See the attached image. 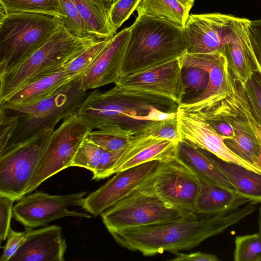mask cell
<instances>
[{
  "instance_id": "1",
  "label": "cell",
  "mask_w": 261,
  "mask_h": 261,
  "mask_svg": "<svg viewBox=\"0 0 261 261\" xmlns=\"http://www.w3.org/2000/svg\"><path fill=\"white\" fill-rule=\"evenodd\" d=\"M256 210L250 202L236 211L217 214L190 213L179 219L109 231L116 242L131 251L152 256L175 254L192 249L205 240L239 223Z\"/></svg>"
},
{
  "instance_id": "2",
  "label": "cell",
  "mask_w": 261,
  "mask_h": 261,
  "mask_svg": "<svg viewBox=\"0 0 261 261\" xmlns=\"http://www.w3.org/2000/svg\"><path fill=\"white\" fill-rule=\"evenodd\" d=\"M178 105L164 97L125 92L115 86L88 93L76 114L92 130L105 127L130 137L144 134L154 121L176 116Z\"/></svg>"
},
{
  "instance_id": "3",
  "label": "cell",
  "mask_w": 261,
  "mask_h": 261,
  "mask_svg": "<svg viewBox=\"0 0 261 261\" xmlns=\"http://www.w3.org/2000/svg\"><path fill=\"white\" fill-rule=\"evenodd\" d=\"M129 28L121 77L177 59L189 47L190 40L185 29L165 20L138 15Z\"/></svg>"
},
{
  "instance_id": "4",
  "label": "cell",
  "mask_w": 261,
  "mask_h": 261,
  "mask_svg": "<svg viewBox=\"0 0 261 261\" xmlns=\"http://www.w3.org/2000/svg\"><path fill=\"white\" fill-rule=\"evenodd\" d=\"M97 40L79 38L62 24L41 47L0 73V100L25 84L58 71Z\"/></svg>"
},
{
  "instance_id": "5",
  "label": "cell",
  "mask_w": 261,
  "mask_h": 261,
  "mask_svg": "<svg viewBox=\"0 0 261 261\" xmlns=\"http://www.w3.org/2000/svg\"><path fill=\"white\" fill-rule=\"evenodd\" d=\"M87 94V91L82 87L80 76L64 85L52 95L32 105L0 108V113L14 117L16 122L15 130L4 149L44 132L54 130L60 120L77 113Z\"/></svg>"
},
{
  "instance_id": "6",
  "label": "cell",
  "mask_w": 261,
  "mask_h": 261,
  "mask_svg": "<svg viewBox=\"0 0 261 261\" xmlns=\"http://www.w3.org/2000/svg\"><path fill=\"white\" fill-rule=\"evenodd\" d=\"M62 25L54 16L27 12L0 16V73L41 47Z\"/></svg>"
},
{
  "instance_id": "7",
  "label": "cell",
  "mask_w": 261,
  "mask_h": 261,
  "mask_svg": "<svg viewBox=\"0 0 261 261\" xmlns=\"http://www.w3.org/2000/svg\"><path fill=\"white\" fill-rule=\"evenodd\" d=\"M190 213L140 186L100 215L109 231L172 221Z\"/></svg>"
},
{
  "instance_id": "8",
  "label": "cell",
  "mask_w": 261,
  "mask_h": 261,
  "mask_svg": "<svg viewBox=\"0 0 261 261\" xmlns=\"http://www.w3.org/2000/svg\"><path fill=\"white\" fill-rule=\"evenodd\" d=\"M54 131L44 132L0 152V195L15 201L25 195Z\"/></svg>"
},
{
  "instance_id": "9",
  "label": "cell",
  "mask_w": 261,
  "mask_h": 261,
  "mask_svg": "<svg viewBox=\"0 0 261 261\" xmlns=\"http://www.w3.org/2000/svg\"><path fill=\"white\" fill-rule=\"evenodd\" d=\"M91 130L77 114L64 119L53 132L25 195L51 176L71 167L77 150Z\"/></svg>"
},
{
  "instance_id": "10",
  "label": "cell",
  "mask_w": 261,
  "mask_h": 261,
  "mask_svg": "<svg viewBox=\"0 0 261 261\" xmlns=\"http://www.w3.org/2000/svg\"><path fill=\"white\" fill-rule=\"evenodd\" d=\"M140 186L179 209L196 212L199 179L176 157L161 162L158 169Z\"/></svg>"
},
{
  "instance_id": "11",
  "label": "cell",
  "mask_w": 261,
  "mask_h": 261,
  "mask_svg": "<svg viewBox=\"0 0 261 261\" xmlns=\"http://www.w3.org/2000/svg\"><path fill=\"white\" fill-rule=\"evenodd\" d=\"M86 192L68 195H54L42 191L24 196L13 206L15 219L26 228L45 225L65 217L90 218L91 216L69 210L72 206L82 207Z\"/></svg>"
},
{
  "instance_id": "12",
  "label": "cell",
  "mask_w": 261,
  "mask_h": 261,
  "mask_svg": "<svg viewBox=\"0 0 261 261\" xmlns=\"http://www.w3.org/2000/svg\"><path fill=\"white\" fill-rule=\"evenodd\" d=\"M181 68L195 66L206 70L209 82L199 96L182 101L178 110L188 112L205 111L226 96L229 89V69L225 56L221 52L209 54H190L186 52L179 58Z\"/></svg>"
},
{
  "instance_id": "13",
  "label": "cell",
  "mask_w": 261,
  "mask_h": 261,
  "mask_svg": "<svg viewBox=\"0 0 261 261\" xmlns=\"http://www.w3.org/2000/svg\"><path fill=\"white\" fill-rule=\"evenodd\" d=\"M181 70L177 59L141 72L122 76L115 86L125 92L164 97L179 105L186 94Z\"/></svg>"
},
{
  "instance_id": "14",
  "label": "cell",
  "mask_w": 261,
  "mask_h": 261,
  "mask_svg": "<svg viewBox=\"0 0 261 261\" xmlns=\"http://www.w3.org/2000/svg\"><path fill=\"white\" fill-rule=\"evenodd\" d=\"M239 18L219 13L189 15L185 27L190 40L187 53H223L234 35Z\"/></svg>"
},
{
  "instance_id": "15",
  "label": "cell",
  "mask_w": 261,
  "mask_h": 261,
  "mask_svg": "<svg viewBox=\"0 0 261 261\" xmlns=\"http://www.w3.org/2000/svg\"><path fill=\"white\" fill-rule=\"evenodd\" d=\"M161 162H147L116 173L111 179L84 198V208L97 216L137 189L159 167Z\"/></svg>"
},
{
  "instance_id": "16",
  "label": "cell",
  "mask_w": 261,
  "mask_h": 261,
  "mask_svg": "<svg viewBox=\"0 0 261 261\" xmlns=\"http://www.w3.org/2000/svg\"><path fill=\"white\" fill-rule=\"evenodd\" d=\"M182 140L211 153L222 161L234 163L261 174V170L234 153L225 144L227 139L218 134L198 112H177Z\"/></svg>"
},
{
  "instance_id": "17",
  "label": "cell",
  "mask_w": 261,
  "mask_h": 261,
  "mask_svg": "<svg viewBox=\"0 0 261 261\" xmlns=\"http://www.w3.org/2000/svg\"><path fill=\"white\" fill-rule=\"evenodd\" d=\"M130 35L125 28L110 39L91 66L81 75L82 88L86 91L120 80L121 68Z\"/></svg>"
},
{
  "instance_id": "18",
  "label": "cell",
  "mask_w": 261,
  "mask_h": 261,
  "mask_svg": "<svg viewBox=\"0 0 261 261\" xmlns=\"http://www.w3.org/2000/svg\"><path fill=\"white\" fill-rule=\"evenodd\" d=\"M202 112L219 115L230 124L234 136L225 139V144L239 157L259 169L257 163L260 147L257 138L251 126L227 96Z\"/></svg>"
},
{
  "instance_id": "19",
  "label": "cell",
  "mask_w": 261,
  "mask_h": 261,
  "mask_svg": "<svg viewBox=\"0 0 261 261\" xmlns=\"http://www.w3.org/2000/svg\"><path fill=\"white\" fill-rule=\"evenodd\" d=\"M66 248L59 226L29 228L24 241L9 261H63Z\"/></svg>"
},
{
  "instance_id": "20",
  "label": "cell",
  "mask_w": 261,
  "mask_h": 261,
  "mask_svg": "<svg viewBox=\"0 0 261 261\" xmlns=\"http://www.w3.org/2000/svg\"><path fill=\"white\" fill-rule=\"evenodd\" d=\"M250 20L239 18L233 38L224 46L229 70L244 85L254 72L261 73V64L253 47L249 32Z\"/></svg>"
},
{
  "instance_id": "21",
  "label": "cell",
  "mask_w": 261,
  "mask_h": 261,
  "mask_svg": "<svg viewBox=\"0 0 261 261\" xmlns=\"http://www.w3.org/2000/svg\"><path fill=\"white\" fill-rule=\"evenodd\" d=\"M178 144L153 139L144 134L135 135L112 169L111 175L147 162H163L174 158Z\"/></svg>"
},
{
  "instance_id": "22",
  "label": "cell",
  "mask_w": 261,
  "mask_h": 261,
  "mask_svg": "<svg viewBox=\"0 0 261 261\" xmlns=\"http://www.w3.org/2000/svg\"><path fill=\"white\" fill-rule=\"evenodd\" d=\"M77 77L68 74L63 67L54 73L22 86L0 100V108H17L32 105L52 95L64 85Z\"/></svg>"
},
{
  "instance_id": "23",
  "label": "cell",
  "mask_w": 261,
  "mask_h": 261,
  "mask_svg": "<svg viewBox=\"0 0 261 261\" xmlns=\"http://www.w3.org/2000/svg\"><path fill=\"white\" fill-rule=\"evenodd\" d=\"M176 158L198 178L212 184L233 188L210 154L182 140L177 145Z\"/></svg>"
},
{
  "instance_id": "24",
  "label": "cell",
  "mask_w": 261,
  "mask_h": 261,
  "mask_svg": "<svg viewBox=\"0 0 261 261\" xmlns=\"http://www.w3.org/2000/svg\"><path fill=\"white\" fill-rule=\"evenodd\" d=\"M200 190L196 201V212L217 214L231 212L250 202L240 196L233 188L220 186L199 179Z\"/></svg>"
},
{
  "instance_id": "25",
  "label": "cell",
  "mask_w": 261,
  "mask_h": 261,
  "mask_svg": "<svg viewBox=\"0 0 261 261\" xmlns=\"http://www.w3.org/2000/svg\"><path fill=\"white\" fill-rule=\"evenodd\" d=\"M127 146L119 150H106L87 138L77 150L71 167H82L90 170L92 179L100 180L111 176L116 163L125 151Z\"/></svg>"
},
{
  "instance_id": "26",
  "label": "cell",
  "mask_w": 261,
  "mask_h": 261,
  "mask_svg": "<svg viewBox=\"0 0 261 261\" xmlns=\"http://www.w3.org/2000/svg\"><path fill=\"white\" fill-rule=\"evenodd\" d=\"M210 155L240 196L253 203L261 202V174Z\"/></svg>"
},
{
  "instance_id": "27",
  "label": "cell",
  "mask_w": 261,
  "mask_h": 261,
  "mask_svg": "<svg viewBox=\"0 0 261 261\" xmlns=\"http://www.w3.org/2000/svg\"><path fill=\"white\" fill-rule=\"evenodd\" d=\"M191 9L177 0H141L136 10L138 15L164 20L185 28Z\"/></svg>"
},
{
  "instance_id": "28",
  "label": "cell",
  "mask_w": 261,
  "mask_h": 261,
  "mask_svg": "<svg viewBox=\"0 0 261 261\" xmlns=\"http://www.w3.org/2000/svg\"><path fill=\"white\" fill-rule=\"evenodd\" d=\"M92 33L98 39H110L116 31L112 26L108 15L91 0H71Z\"/></svg>"
},
{
  "instance_id": "29",
  "label": "cell",
  "mask_w": 261,
  "mask_h": 261,
  "mask_svg": "<svg viewBox=\"0 0 261 261\" xmlns=\"http://www.w3.org/2000/svg\"><path fill=\"white\" fill-rule=\"evenodd\" d=\"M8 12H27L43 14L58 18L60 22L64 14L59 0H0Z\"/></svg>"
},
{
  "instance_id": "30",
  "label": "cell",
  "mask_w": 261,
  "mask_h": 261,
  "mask_svg": "<svg viewBox=\"0 0 261 261\" xmlns=\"http://www.w3.org/2000/svg\"><path fill=\"white\" fill-rule=\"evenodd\" d=\"M110 39L96 41L76 57L66 63L63 66L64 70L74 77L82 75L96 59Z\"/></svg>"
},
{
  "instance_id": "31",
  "label": "cell",
  "mask_w": 261,
  "mask_h": 261,
  "mask_svg": "<svg viewBox=\"0 0 261 261\" xmlns=\"http://www.w3.org/2000/svg\"><path fill=\"white\" fill-rule=\"evenodd\" d=\"M64 14L62 24L71 34L80 38H97L90 31L71 0H59Z\"/></svg>"
},
{
  "instance_id": "32",
  "label": "cell",
  "mask_w": 261,
  "mask_h": 261,
  "mask_svg": "<svg viewBox=\"0 0 261 261\" xmlns=\"http://www.w3.org/2000/svg\"><path fill=\"white\" fill-rule=\"evenodd\" d=\"M134 136H122L113 129L100 127L90 132L86 138L106 150L115 151L126 147Z\"/></svg>"
},
{
  "instance_id": "33",
  "label": "cell",
  "mask_w": 261,
  "mask_h": 261,
  "mask_svg": "<svg viewBox=\"0 0 261 261\" xmlns=\"http://www.w3.org/2000/svg\"><path fill=\"white\" fill-rule=\"evenodd\" d=\"M235 261H261V236L257 232L236 237Z\"/></svg>"
},
{
  "instance_id": "34",
  "label": "cell",
  "mask_w": 261,
  "mask_h": 261,
  "mask_svg": "<svg viewBox=\"0 0 261 261\" xmlns=\"http://www.w3.org/2000/svg\"><path fill=\"white\" fill-rule=\"evenodd\" d=\"M181 69L186 94L192 93L193 95L192 98L199 96L208 85L210 79L208 72L203 68L195 66L186 67Z\"/></svg>"
},
{
  "instance_id": "35",
  "label": "cell",
  "mask_w": 261,
  "mask_h": 261,
  "mask_svg": "<svg viewBox=\"0 0 261 261\" xmlns=\"http://www.w3.org/2000/svg\"><path fill=\"white\" fill-rule=\"evenodd\" d=\"M176 116L154 121L147 127L144 134L153 139L179 143L182 140L179 132Z\"/></svg>"
},
{
  "instance_id": "36",
  "label": "cell",
  "mask_w": 261,
  "mask_h": 261,
  "mask_svg": "<svg viewBox=\"0 0 261 261\" xmlns=\"http://www.w3.org/2000/svg\"><path fill=\"white\" fill-rule=\"evenodd\" d=\"M140 1L116 0L112 4L108 12V17L112 26L116 31L136 10Z\"/></svg>"
},
{
  "instance_id": "37",
  "label": "cell",
  "mask_w": 261,
  "mask_h": 261,
  "mask_svg": "<svg viewBox=\"0 0 261 261\" xmlns=\"http://www.w3.org/2000/svg\"><path fill=\"white\" fill-rule=\"evenodd\" d=\"M242 86L248 103L261 125V73L254 72Z\"/></svg>"
},
{
  "instance_id": "38",
  "label": "cell",
  "mask_w": 261,
  "mask_h": 261,
  "mask_svg": "<svg viewBox=\"0 0 261 261\" xmlns=\"http://www.w3.org/2000/svg\"><path fill=\"white\" fill-rule=\"evenodd\" d=\"M13 199L0 195V240L5 241L8 237L10 222L13 214Z\"/></svg>"
},
{
  "instance_id": "39",
  "label": "cell",
  "mask_w": 261,
  "mask_h": 261,
  "mask_svg": "<svg viewBox=\"0 0 261 261\" xmlns=\"http://www.w3.org/2000/svg\"><path fill=\"white\" fill-rule=\"evenodd\" d=\"M30 228H26L25 231L18 232L10 228L7 241L3 247V252L1 261H9L24 241Z\"/></svg>"
},
{
  "instance_id": "40",
  "label": "cell",
  "mask_w": 261,
  "mask_h": 261,
  "mask_svg": "<svg viewBox=\"0 0 261 261\" xmlns=\"http://www.w3.org/2000/svg\"><path fill=\"white\" fill-rule=\"evenodd\" d=\"M199 113L208 123V124L220 135L228 138L234 136L232 127L230 124L223 117L207 112Z\"/></svg>"
},
{
  "instance_id": "41",
  "label": "cell",
  "mask_w": 261,
  "mask_h": 261,
  "mask_svg": "<svg viewBox=\"0 0 261 261\" xmlns=\"http://www.w3.org/2000/svg\"><path fill=\"white\" fill-rule=\"evenodd\" d=\"M16 126V122L13 117L0 113V152L7 146Z\"/></svg>"
},
{
  "instance_id": "42",
  "label": "cell",
  "mask_w": 261,
  "mask_h": 261,
  "mask_svg": "<svg viewBox=\"0 0 261 261\" xmlns=\"http://www.w3.org/2000/svg\"><path fill=\"white\" fill-rule=\"evenodd\" d=\"M248 28L253 47L261 64V19L250 20Z\"/></svg>"
},
{
  "instance_id": "43",
  "label": "cell",
  "mask_w": 261,
  "mask_h": 261,
  "mask_svg": "<svg viewBox=\"0 0 261 261\" xmlns=\"http://www.w3.org/2000/svg\"><path fill=\"white\" fill-rule=\"evenodd\" d=\"M175 258L170 259L172 261H218L220 259L213 254L197 251L186 254L177 252Z\"/></svg>"
},
{
  "instance_id": "44",
  "label": "cell",
  "mask_w": 261,
  "mask_h": 261,
  "mask_svg": "<svg viewBox=\"0 0 261 261\" xmlns=\"http://www.w3.org/2000/svg\"><path fill=\"white\" fill-rule=\"evenodd\" d=\"M103 12L108 15L110 7L103 0H91Z\"/></svg>"
},
{
  "instance_id": "45",
  "label": "cell",
  "mask_w": 261,
  "mask_h": 261,
  "mask_svg": "<svg viewBox=\"0 0 261 261\" xmlns=\"http://www.w3.org/2000/svg\"><path fill=\"white\" fill-rule=\"evenodd\" d=\"M257 139L260 145V149L257 160V166L261 170V133L257 136Z\"/></svg>"
},
{
  "instance_id": "46",
  "label": "cell",
  "mask_w": 261,
  "mask_h": 261,
  "mask_svg": "<svg viewBox=\"0 0 261 261\" xmlns=\"http://www.w3.org/2000/svg\"><path fill=\"white\" fill-rule=\"evenodd\" d=\"M183 5L187 7L191 8L194 4V1L193 0H177Z\"/></svg>"
},
{
  "instance_id": "47",
  "label": "cell",
  "mask_w": 261,
  "mask_h": 261,
  "mask_svg": "<svg viewBox=\"0 0 261 261\" xmlns=\"http://www.w3.org/2000/svg\"><path fill=\"white\" fill-rule=\"evenodd\" d=\"M258 233L261 236V206L259 207V211H258Z\"/></svg>"
},
{
  "instance_id": "48",
  "label": "cell",
  "mask_w": 261,
  "mask_h": 261,
  "mask_svg": "<svg viewBox=\"0 0 261 261\" xmlns=\"http://www.w3.org/2000/svg\"><path fill=\"white\" fill-rule=\"evenodd\" d=\"M104 2L106 3V4L110 8L111 5L113 3H114L116 0H103Z\"/></svg>"
},
{
  "instance_id": "49",
  "label": "cell",
  "mask_w": 261,
  "mask_h": 261,
  "mask_svg": "<svg viewBox=\"0 0 261 261\" xmlns=\"http://www.w3.org/2000/svg\"><path fill=\"white\" fill-rule=\"evenodd\" d=\"M193 1H194V0H193Z\"/></svg>"
}]
</instances>
